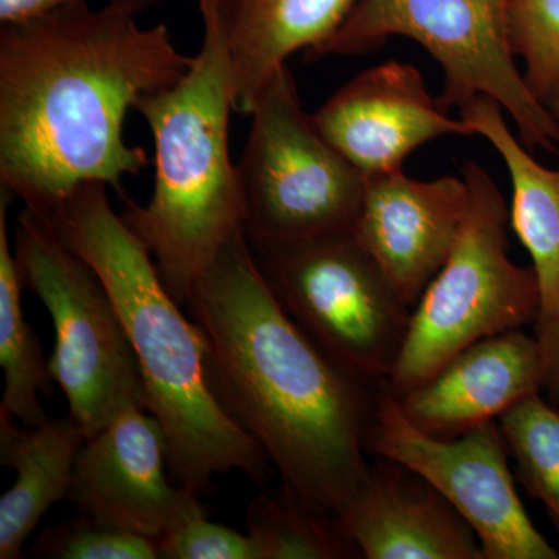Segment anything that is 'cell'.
Returning a JSON list of instances; mask_svg holds the SVG:
<instances>
[{
  "label": "cell",
  "instance_id": "7402d4cb",
  "mask_svg": "<svg viewBox=\"0 0 559 559\" xmlns=\"http://www.w3.org/2000/svg\"><path fill=\"white\" fill-rule=\"evenodd\" d=\"M511 47L540 103L559 95V0H510Z\"/></svg>",
  "mask_w": 559,
  "mask_h": 559
},
{
  "label": "cell",
  "instance_id": "cb8c5ba5",
  "mask_svg": "<svg viewBox=\"0 0 559 559\" xmlns=\"http://www.w3.org/2000/svg\"><path fill=\"white\" fill-rule=\"evenodd\" d=\"M160 559H260L248 532L213 524L205 514L191 518L159 543Z\"/></svg>",
  "mask_w": 559,
  "mask_h": 559
},
{
  "label": "cell",
  "instance_id": "8992f818",
  "mask_svg": "<svg viewBox=\"0 0 559 559\" xmlns=\"http://www.w3.org/2000/svg\"><path fill=\"white\" fill-rule=\"evenodd\" d=\"M510 0H359L312 57L364 55L392 36L421 44L443 70L437 97L450 112L487 95L516 124L528 150L559 154V124L530 91L511 47Z\"/></svg>",
  "mask_w": 559,
  "mask_h": 559
},
{
  "label": "cell",
  "instance_id": "d6986e66",
  "mask_svg": "<svg viewBox=\"0 0 559 559\" xmlns=\"http://www.w3.org/2000/svg\"><path fill=\"white\" fill-rule=\"evenodd\" d=\"M11 200L9 191L0 189V366L5 378L0 412L11 415L22 426L36 428L49 419L39 395L49 396L55 380L38 336L22 311L24 286L7 230Z\"/></svg>",
  "mask_w": 559,
  "mask_h": 559
},
{
  "label": "cell",
  "instance_id": "7a4b0ae2",
  "mask_svg": "<svg viewBox=\"0 0 559 559\" xmlns=\"http://www.w3.org/2000/svg\"><path fill=\"white\" fill-rule=\"evenodd\" d=\"M186 311L207 342L216 396L263 448L283 487L340 513L369 477L378 385L341 369L283 310L245 227L202 271Z\"/></svg>",
  "mask_w": 559,
  "mask_h": 559
},
{
  "label": "cell",
  "instance_id": "3957f363",
  "mask_svg": "<svg viewBox=\"0 0 559 559\" xmlns=\"http://www.w3.org/2000/svg\"><path fill=\"white\" fill-rule=\"evenodd\" d=\"M108 190L102 183L81 187L49 216L116 304L138 359L143 403L167 437L173 479L197 495L230 471L264 484L270 459L216 396L201 326L183 314Z\"/></svg>",
  "mask_w": 559,
  "mask_h": 559
},
{
  "label": "cell",
  "instance_id": "277c9868",
  "mask_svg": "<svg viewBox=\"0 0 559 559\" xmlns=\"http://www.w3.org/2000/svg\"><path fill=\"white\" fill-rule=\"evenodd\" d=\"M197 2L204 38L190 69L134 108L153 134V194L145 205L124 198L120 213L183 310L202 271L242 227L237 164L229 150L235 112L229 51L216 0Z\"/></svg>",
  "mask_w": 559,
  "mask_h": 559
},
{
  "label": "cell",
  "instance_id": "4fadbf2b",
  "mask_svg": "<svg viewBox=\"0 0 559 559\" xmlns=\"http://www.w3.org/2000/svg\"><path fill=\"white\" fill-rule=\"evenodd\" d=\"M468 200L463 176L367 178L353 235L412 310L450 257Z\"/></svg>",
  "mask_w": 559,
  "mask_h": 559
},
{
  "label": "cell",
  "instance_id": "d4e9b609",
  "mask_svg": "<svg viewBox=\"0 0 559 559\" xmlns=\"http://www.w3.org/2000/svg\"><path fill=\"white\" fill-rule=\"evenodd\" d=\"M535 336L543 353V393L559 411V314L543 325H536Z\"/></svg>",
  "mask_w": 559,
  "mask_h": 559
},
{
  "label": "cell",
  "instance_id": "ba28073f",
  "mask_svg": "<svg viewBox=\"0 0 559 559\" xmlns=\"http://www.w3.org/2000/svg\"><path fill=\"white\" fill-rule=\"evenodd\" d=\"M249 117L237 164L249 240L296 242L352 231L367 178L304 112L286 64L261 90Z\"/></svg>",
  "mask_w": 559,
  "mask_h": 559
},
{
  "label": "cell",
  "instance_id": "44dd1931",
  "mask_svg": "<svg viewBox=\"0 0 559 559\" xmlns=\"http://www.w3.org/2000/svg\"><path fill=\"white\" fill-rule=\"evenodd\" d=\"M498 423L518 480L544 507L559 536V411L535 393L500 415Z\"/></svg>",
  "mask_w": 559,
  "mask_h": 559
},
{
  "label": "cell",
  "instance_id": "5b68a950",
  "mask_svg": "<svg viewBox=\"0 0 559 559\" xmlns=\"http://www.w3.org/2000/svg\"><path fill=\"white\" fill-rule=\"evenodd\" d=\"M469 200L462 229L414 310L385 385L395 396L432 378L463 348L538 322L540 290L533 267L509 255L510 207L477 162L462 168Z\"/></svg>",
  "mask_w": 559,
  "mask_h": 559
},
{
  "label": "cell",
  "instance_id": "ffe728a7",
  "mask_svg": "<svg viewBox=\"0 0 559 559\" xmlns=\"http://www.w3.org/2000/svg\"><path fill=\"white\" fill-rule=\"evenodd\" d=\"M246 527L260 559L362 558L336 514L316 509L282 484L250 502Z\"/></svg>",
  "mask_w": 559,
  "mask_h": 559
},
{
  "label": "cell",
  "instance_id": "52a82bcc",
  "mask_svg": "<svg viewBox=\"0 0 559 559\" xmlns=\"http://www.w3.org/2000/svg\"><path fill=\"white\" fill-rule=\"evenodd\" d=\"M13 250L22 286L39 297L53 322L50 371L86 439L121 407H145L138 359L116 304L57 223L24 207Z\"/></svg>",
  "mask_w": 559,
  "mask_h": 559
},
{
  "label": "cell",
  "instance_id": "9a60e30c",
  "mask_svg": "<svg viewBox=\"0 0 559 559\" xmlns=\"http://www.w3.org/2000/svg\"><path fill=\"white\" fill-rule=\"evenodd\" d=\"M366 559H485L457 510L417 473L385 457L336 514Z\"/></svg>",
  "mask_w": 559,
  "mask_h": 559
},
{
  "label": "cell",
  "instance_id": "e0dca14e",
  "mask_svg": "<svg viewBox=\"0 0 559 559\" xmlns=\"http://www.w3.org/2000/svg\"><path fill=\"white\" fill-rule=\"evenodd\" d=\"M474 134L487 140L511 180L510 227L527 249L540 290L536 325L559 314V168L544 167L510 130L498 102L480 95L460 108Z\"/></svg>",
  "mask_w": 559,
  "mask_h": 559
},
{
  "label": "cell",
  "instance_id": "603a6c76",
  "mask_svg": "<svg viewBox=\"0 0 559 559\" xmlns=\"http://www.w3.org/2000/svg\"><path fill=\"white\" fill-rule=\"evenodd\" d=\"M33 557L53 559H160L156 540L79 516L40 533Z\"/></svg>",
  "mask_w": 559,
  "mask_h": 559
},
{
  "label": "cell",
  "instance_id": "5bb4252c",
  "mask_svg": "<svg viewBox=\"0 0 559 559\" xmlns=\"http://www.w3.org/2000/svg\"><path fill=\"white\" fill-rule=\"evenodd\" d=\"M543 380L539 342L520 329L474 342L428 381L393 396L415 428L455 439L543 393Z\"/></svg>",
  "mask_w": 559,
  "mask_h": 559
},
{
  "label": "cell",
  "instance_id": "30bf717a",
  "mask_svg": "<svg viewBox=\"0 0 559 559\" xmlns=\"http://www.w3.org/2000/svg\"><path fill=\"white\" fill-rule=\"evenodd\" d=\"M367 448L432 485L468 522L485 559H559L522 506L498 419L436 439L412 425L382 381Z\"/></svg>",
  "mask_w": 559,
  "mask_h": 559
},
{
  "label": "cell",
  "instance_id": "7c38bea8",
  "mask_svg": "<svg viewBox=\"0 0 559 559\" xmlns=\"http://www.w3.org/2000/svg\"><path fill=\"white\" fill-rule=\"evenodd\" d=\"M311 117L320 134L366 178L403 170L404 160L432 140L476 135L432 98L417 68L396 60L353 76Z\"/></svg>",
  "mask_w": 559,
  "mask_h": 559
},
{
  "label": "cell",
  "instance_id": "9c48e42d",
  "mask_svg": "<svg viewBox=\"0 0 559 559\" xmlns=\"http://www.w3.org/2000/svg\"><path fill=\"white\" fill-rule=\"evenodd\" d=\"M249 242L275 299L331 360L374 388L388 380L412 308L353 231Z\"/></svg>",
  "mask_w": 559,
  "mask_h": 559
},
{
  "label": "cell",
  "instance_id": "2e32d148",
  "mask_svg": "<svg viewBox=\"0 0 559 559\" xmlns=\"http://www.w3.org/2000/svg\"><path fill=\"white\" fill-rule=\"evenodd\" d=\"M359 0H216L234 75L235 112L249 116L261 90L301 49H319Z\"/></svg>",
  "mask_w": 559,
  "mask_h": 559
},
{
  "label": "cell",
  "instance_id": "484cf974",
  "mask_svg": "<svg viewBox=\"0 0 559 559\" xmlns=\"http://www.w3.org/2000/svg\"><path fill=\"white\" fill-rule=\"evenodd\" d=\"M87 0H0V24L35 20L62 7Z\"/></svg>",
  "mask_w": 559,
  "mask_h": 559
},
{
  "label": "cell",
  "instance_id": "6da1fadb",
  "mask_svg": "<svg viewBox=\"0 0 559 559\" xmlns=\"http://www.w3.org/2000/svg\"><path fill=\"white\" fill-rule=\"evenodd\" d=\"M191 62L167 25L140 27L135 13L110 3L2 25L0 189L47 215L90 183L124 200L123 179L150 165L124 140V117Z\"/></svg>",
  "mask_w": 559,
  "mask_h": 559
},
{
  "label": "cell",
  "instance_id": "8fae6325",
  "mask_svg": "<svg viewBox=\"0 0 559 559\" xmlns=\"http://www.w3.org/2000/svg\"><path fill=\"white\" fill-rule=\"evenodd\" d=\"M167 437L142 404L121 407L76 457L69 500L81 516L160 543L205 514L200 495L171 481Z\"/></svg>",
  "mask_w": 559,
  "mask_h": 559
},
{
  "label": "cell",
  "instance_id": "83f0119b",
  "mask_svg": "<svg viewBox=\"0 0 559 559\" xmlns=\"http://www.w3.org/2000/svg\"><path fill=\"white\" fill-rule=\"evenodd\" d=\"M547 108L550 109L551 116L555 117V120H557V123L559 124V95L558 97H555L554 100L547 103Z\"/></svg>",
  "mask_w": 559,
  "mask_h": 559
},
{
  "label": "cell",
  "instance_id": "4316f807",
  "mask_svg": "<svg viewBox=\"0 0 559 559\" xmlns=\"http://www.w3.org/2000/svg\"><path fill=\"white\" fill-rule=\"evenodd\" d=\"M157 0H108L110 5L120 7V9L130 10L132 13H140V11L150 9Z\"/></svg>",
  "mask_w": 559,
  "mask_h": 559
},
{
  "label": "cell",
  "instance_id": "ac0fdd59",
  "mask_svg": "<svg viewBox=\"0 0 559 559\" xmlns=\"http://www.w3.org/2000/svg\"><path fill=\"white\" fill-rule=\"evenodd\" d=\"M86 436L72 418L24 429L0 412V463L16 473L0 499V559L22 557L25 543L51 506L69 499Z\"/></svg>",
  "mask_w": 559,
  "mask_h": 559
}]
</instances>
